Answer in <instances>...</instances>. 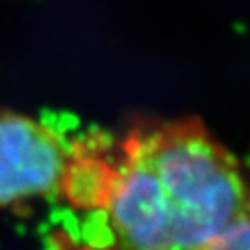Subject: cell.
Here are the masks:
<instances>
[{
    "instance_id": "cell-1",
    "label": "cell",
    "mask_w": 250,
    "mask_h": 250,
    "mask_svg": "<svg viewBox=\"0 0 250 250\" xmlns=\"http://www.w3.org/2000/svg\"><path fill=\"white\" fill-rule=\"evenodd\" d=\"M250 210L238 162L198 118L127 136L78 250H200Z\"/></svg>"
},
{
    "instance_id": "cell-2",
    "label": "cell",
    "mask_w": 250,
    "mask_h": 250,
    "mask_svg": "<svg viewBox=\"0 0 250 250\" xmlns=\"http://www.w3.org/2000/svg\"><path fill=\"white\" fill-rule=\"evenodd\" d=\"M68 153L52 130L23 115L0 113V208L59 195Z\"/></svg>"
},
{
    "instance_id": "cell-3",
    "label": "cell",
    "mask_w": 250,
    "mask_h": 250,
    "mask_svg": "<svg viewBox=\"0 0 250 250\" xmlns=\"http://www.w3.org/2000/svg\"><path fill=\"white\" fill-rule=\"evenodd\" d=\"M200 250H250V210Z\"/></svg>"
}]
</instances>
